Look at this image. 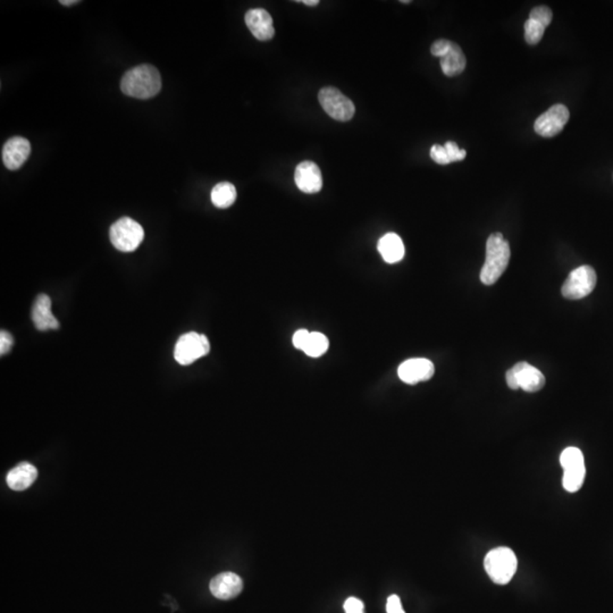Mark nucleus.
<instances>
[{"instance_id": "nucleus-25", "label": "nucleus", "mask_w": 613, "mask_h": 613, "mask_svg": "<svg viewBox=\"0 0 613 613\" xmlns=\"http://www.w3.org/2000/svg\"><path fill=\"white\" fill-rule=\"evenodd\" d=\"M430 158L433 159L436 164L447 165L451 163L444 146L434 145L430 148Z\"/></svg>"}, {"instance_id": "nucleus-23", "label": "nucleus", "mask_w": 613, "mask_h": 613, "mask_svg": "<svg viewBox=\"0 0 613 613\" xmlns=\"http://www.w3.org/2000/svg\"><path fill=\"white\" fill-rule=\"evenodd\" d=\"M530 19L539 21L545 26H549V23L552 22L553 13L547 6H537L530 11Z\"/></svg>"}, {"instance_id": "nucleus-22", "label": "nucleus", "mask_w": 613, "mask_h": 613, "mask_svg": "<svg viewBox=\"0 0 613 613\" xmlns=\"http://www.w3.org/2000/svg\"><path fill=\"white\" fill-rule=\"evenodd\" d=\"M547 26L539 21L528 19L525 22V40L528 45H537L543 38Z\"/></svg>"}, {"instance_id": "nucleus-2", "label": "nucleus", "mask_w": 613, "mask_h": 613, "mask_svg": "<svg viewBox=\"0 0 613 613\" xmlns=\"http://www.w3.org/2000/svg\"><path fill=\"white\" fill-rule=\"evenodd\" d=\"M510 260V245L502 234L493 233L486 242V257L480 272V280L485 285H493L502 276Z\"/></svg>"}, {"instance_id": "nucleus-9", "label": "nucleus", "mask_w": 613, "mask_h": 613, "mask_svg": "<svg viewBox=\"0 0 613 613\" xmlns=\"http://www.w3.org/2000/svg\"><path fill=\"white\" fill-rule=\"evenodd\" d=\"M569 116L570 113L566 106L557 103L535 121L534 130L536 133L544 138H552L564 130V125L569 121Z\"/></svg>"}, {"instance_id": "nucleus-27", "label": "nucleus", "mask_w": 613, "mask_h": 613, "mask_svg": "<svg viewBox=\"0 0 613 613\" xmlns=\"http://www.w3.org/2000/svg\"><path fill=\"white\" fill-rule=\"evenodd\" d=\"M13 345H14L13 336L9 332L1 330V333H0V353H1V355L9 353Z\"/></svg>"}, {"instance_id": "nucleus-12", "label": "nucleus", "mask_w": 613, "mask_h": 613, "mask_svg": "<svg viewBox=\"0 0 613 613\" xmlns=\"http://www.w3.org/2000/svg\"><path fill=\"white\" fill-rule=\"evenodd\" d=\"M31 153L29 140L22 136H14L6 142L3 147V163L9 171H16L28 161Z\"/></svg>"}, {"instance_id": "nucleus-10", "label": "nucleus", "mask_w": 613, "mask_h": 613, "mask_svg": "<svg viewBox=\"0 0 613 613\" xmlns=\"http://www.w3.org/2000/svg\"><path fill=\"white\" fill-rule=\"evenodd\" d=\"M434 374L435 367L433 363L425 358L409 359L400 365L397 369L400 380L410 385L430 380Z\"/></svg>"}, {"instance_id": "nucleus-16", "label": "nucleus", "mask_w": 613, "mask_h": 613, "mask_svg": "<svg viewBox=\"0 0 613 613\" xmlns=\"http://www.w3.org/2000/svg\"><path fill=\"white\" fill-rule=\"evenodd\" d=\"M517 378H518L519 387L528 392L535 393L543 389L545 385V378L539 372V369L528 364V363H518L512 367Z\"/></svg>"}, {"instance_id": "nucleus-7", "label": "nucleus", "mask_w": 613, "mask_h": 613, "mask_svg": "<svg viewBox=\"0 0 613 613\" xmlns=\"http://www.w3.org/2000/svg\"><path fill=\"white\" fill-rule=\"evenodd\" d=\"M319 103L328 116L339 122H348L353 118L355 107L353 101L334 86L323 88L318 93Z\"/></svg>"}, {"instance_id": "nucleus-13", "label": "nucleus", "mask_w": 613, "mask_h": 613, "mask_svg": "<svg viewBox=\"0 0 613 613\" xmlns=\"http://www.w3.org/2000/svg\"><path fill=\"white\" fill-rule=\"evenodd\" d=\"M245 24L255 39L268 41L275 34L273 19L268 11L263 9H253L247 11Z\"/></svg>"}, {"instance_id": "nucleus-4", "label": "nucleus", "mask_w": 613, "mask_h": 613, "mask_svg": "<svg viewBox=\"0 0 613 613\" xmlns=\"http://www.w3.org/2000/svg\"><path fill=\"white\" fill-rule=\"evenodd\" d=\"M111 245L123 253L138 249L145 238V230L139 223L130 217H123L111 225L109 230Z\"/></svg>"}, {"instance_id": "nucleus-26", "label": "nucleus", "mask_w": 613, "mask_h": 613, "mask_svg": "<svg viewBox=\"0 0 613 613\" xmlns=\"http://www.w3.org/2000/svg\"><path fill=\"white\" fill-rule=\"evenodd\" d=\"M344 611L345 613H365L364 602L357 597H349L344 602Z\"/></svg>"}, {"instance_id": "nucleus-24", "label": "nucleus", "mask_w": 613, "mask_h": 613, "mask_svg": "<svg viewBox=\"0 0 613 613\" xmlns=\"http://www.w3.org/2000/svg\"><path fill=\"white\" fill-rule=\"evenodd\" d=\"M444 148L447 149V155H449L450 161H461L466 158V150L460 149L458 145L453 141H447Z\"/></svg>"}, {"instance_id": "nucleus-20", "label": "nucleus", "mask_w": 613, "mask_h": 613, "mask_svg": "<svg viewBox=\"0 0 613 613\" xmlns=\"http://www.w3.org/2000/svg\"><path fill=\"white\" fill-rule=\"evenodd\" d=\"M236 189L235 186L228 182H222L216 184L214 189L211 190V203L216 206L217 208H228L235 203Z\"/></svg>"}, {"instance_id": "nucleus-14", "label": "nucleus", "mask_w": 613, "mask_h": 613, "mask_svg": "<svg viewBox=\"0 0 613 613\" xmlns=\"http://www.w3.org/2000/svg\"><path fill=\"white\" fill-rule=\"evenodd\" d=\"M211 592L216 599H230L238 597L243 589L241 577L234 572H222L211 582Z\"/></svg>"}, {"instance_id": "nucleus-30", "label": "nucleus", "mask_w": 613, "mask_h": 613, "mask_svg": "<svg viewBox=\"0 0 613 613\" xmlns=\"http://www.w3.org/2000/svg\"><path fill=\"white\" fill-rule=\"evenodd\" d=\"M505 380H507V384H508L511 390L520 389L519 387L518 378H517L516 374H515L514 369H509L507 374H505Z\"/></svg>"}, {"instance_id": "nucleus-32", "label": "nucleus", "mask_w": 613, "mask_h": 613, "mask_svg": "<svg viewBox=\"0 0 613 613\" xmlns=\"http://www.w3.org/2000/svg\"><path fill=\"white\" fill-rule=\"evenodd\" d=\"M78 1H76V0H72V1H64V0H61V5H64V6H71V5H72V4H78Z\"/></svg>"}, {"instance_id": "nucleus-15", "label": "nucleus", "mask_w": 613, "mask_h": 613, "mask_svg": "<svg viewBox=\"0 0 613 613\" xmlns=\"http://www.w3.org/2000/svg\"><path fill=\"white\" fill-rule=\"evenodd\" d=\"M32 320L36 330H59V323L51 311V300L47 295H39L34 301L32 308Z\"/></svg>"}, {"instance_id": "nucleus-5", "label": "nucleus", "mask_w": 613, "mask_h": 613, "mask_svg": "<svg viewBox=\"0 0 613 613\" xmlns=\"http://www.w3.org/2000/svg\"><path fill=\"white\" fill-rule=\"evenodd\" d=\"M561 467L564 468V490L569 493L579 491L585 480L586 468L584 455L578 447H567L560 457Z\"/></svg>"}, {"instance_id": "nucleus-6", "label": "nucleus", "mask_w": 613, "mask_h": 613, "mask_svg": "<svg viewBox=\"0 0 613 613\" xmlns=\"http://www.w3.org/2000/svg\"><path fill=\"white\" fill-rule=\"evenodd\" d=\"M211 351V343L203 334L190 332L183 334L176 342L174 349L175 360L182 366H188L203 358Z\"/></svg>"}, {"instance_id": "nucleus-19", "label": "nucleus", "mask_w": 613, "mask_h": 613, "mask_svg": "<svg viewBox=\"0 0 613 613\" xmlns=\"http://www.w3.org/2000/svg\"><path fill=\"white\" fill-rule=\"evenodd\" d=\"M380 255L387 264H395L405 257V245L397 234L387 233L380 238L378 245Z\"/></svg>"}, {"instance_id": "nucleus-8", "label": "nucleus", "mask_w": 613, "mask_h": 613, "mask_svg": "<svg viewBox=\"0 0 613 613\" xmlns=\"http://www.w3.org/2000/svg\"><path fill=\"white\" fill-rule=\"evenodd\" d=\"M597 280V273L593 267L580 266L569 274L561 292L566 299H583L593 292Z\"/></svg>"}, {"instance_id": "nucleus-18", "label": "nucleus", "mask_w": 613, "mask_h": 613, "mask_svg": "<svg viewBox=\"0 0 613 613\" xmlns=\"http://www.w3.org/2000/svg\"><path fill=\"white\" fill-rule=\"evenodd\" d=\"M441 59V67L444 74L450 78L461 74L466 69V56L457 44L450 41Z\"/></svg>"}, {"instance_id": "nucleus-29", "label": "nucleus", "mask_w": 613, "mask_h": 613, "mask_svg": "<svg viewBox=\"0 0 613 613\" xmlns=\"http://www.w3.org/2000/svg\"><path fill=\"white\" fill-rule=\"evenodd\" d=\"M386 612L387 613H405L403 611L402 604H401V599L397 595H391V597L387 599V602H386Z\"/></svg>"}, {"instance_id": "nucleus-17", "label": "nucleus", "mask_w": 613, "mask_h": 613, "mask_svg": "<svg viewBox=\"0 0 613 613\" xmlns=\"http://www.w3.org/2000/svg\"><path fill=\"white\" fill-rule=\"evenodd\" d=\"M38 477V470L30 462H21L9 470L6 476L7 485L14 491L28 490Z\"/></svg>"}, {"instance_id": "nucleus-3", "label": "nucleus", "mask_w": 613, "mask_h": 613, "mask_svg": "<svg viewBox=\"0 0 613 613\" xmlns=\"http://www.w3.org/2000/svg\"><path fill=\"white\" fill-rule=\"evenodd\" d=\"M484 567L489 577L497 585L510 583L518 568L516 554L509 547L492 549L486 554Z\"/></svg>"}, {"instance_id": "nucleus-11", "label": "nucleus", "mask_w": 613, "mask_h": 613, "mask_svg": "<svg viewBox=\"0 0 613 613\" xmlns=\"http://www.w3.org/2000/svg\"><path fill=\"white\" fill-rule=\"evenodd\" d=\"M295 181L300 191L308 195H314L323 188L322 172L314 161L300 163L295 168Z\"/></svg>"}, {"instance_id": "nucleus-1", "label": "nucleus", "mask_w": 613, "mask_h": 613, "mask_svg": "<svg viewBox=\"0 0 613 613\" xmlns=\"http://www.w3.org/2000/svg\"><path fill=\"white\" fill-rule=\"evenodd\" d=\"M121 90L128 97L136 99L155 97L161 90V74L153 65L133 67L123 75Z\"/></svg>"}, {"instance_id": "nucleus-28", "label": "nucleus", "mask_w": 613, "mask_h": 613, "mask_svg": "<svg viewBox=\"0 0 613 613\" xmlns=\"http://www.w3.org/2000/svg\"><path fill=\"white\" fill-rule=\"evenodd\" d=\"M309 336H310V332H308L307 330H299L295 332V335L292 338V342H293V345L297 349L303 350L305 349V344L308 342Z\"/></svg>"}, {"instance_id": "nucleus-21", "label": "nucleus", "mask_w": 613, "mask_h": 613, "mask_svg": "<svg viewBox=\"0 0 613 613\" xmlns=\"http://www.w3.org/2000/svg\"><path fill=\"white\" fill-rule=\"evenodd\" d=\"M330 347V342L324 334L313 332L309 336L308 342L305 344L303 353L311 358H319L326 353Z\"/></svg>"}, {"instance_id": "nucleus-31", "label": "nucleus", "mask_w": 613, "mask_h": 613, "mask_svg": "<svg viewBox=\"0 0 613 613\" xmlns=\"http://www.w3.org/2000/svg\"><path fill=\"white\" fill-rule=\"evenodd\" d=\"M298 3H303L307 6H317L318 5L319 1L318 0H303V1H301V0H298Z\"/></svg>"}]
</instances>
